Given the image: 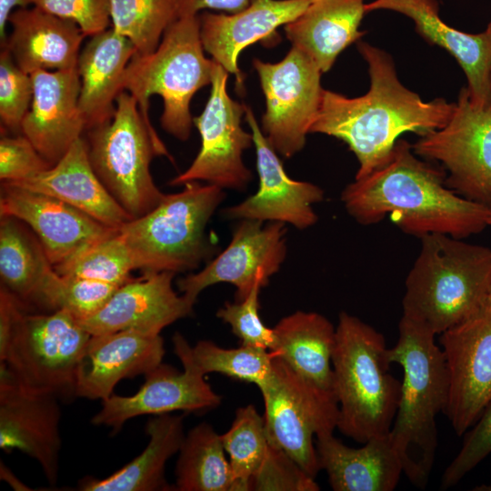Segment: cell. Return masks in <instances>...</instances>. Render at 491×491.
I'll list each match as a JSON object with an SVG mask.
<instances>
[{
  "label": "cell",
  "instance_id": "obj_37",
  "mask_svg": "<svg viewBox=\"0 0 491 491\" xmlns=\"http://www.w3.org/2000/svg\"><path fill=\"white\" fill-rule=\"evenodd\" d=\"M54 269L60 276L94 279L120 286L133 278L131 273L135 270V266L117 229Z\"/></svg>",
  "mask_w": 491,
  "mask_h": 491
},
{
  "label": "cell",
  "instance_id": "obj_23",
  "mask_svg": "<svg viewBox=\"0 0 491 491\" xmlns=\"http://www.w3.org/2000/svg\"><path fill=\"white\" fill-rule=\"evenodd\" d=\"M313 0H250L232 14L204 11L199 15L200 38L212 59L234 74L238 85L243 76L238 57L248 45L272 36L279 26L294 21Z\"/></svg>",
  "mask_w": 491,
  "mask_h": 491
},
{
  "label": "cell",
  "instance_id": "obj_12",
  "mask_svg": "<svg viewBox=\"0 0 491 491\" xmlns=\"http://www.w3.org/2000/svg\"><path fill=\"white\" fill-rule=\"evenodd\" d=\"M253 66L266 100L261 130L277 154L290 158L304 148L317 115L322 71L295 46L277 63L255 58Z\"/></svg>",
  "mask_w": 491,
  "mask_h": 491
},
{
  "label": "cell",
  "instance_id": "obj_30",
  "mask_svg": "<svg viewBox=\"0 0 491 491\" xmlns=\"http://www.w3.org/2000/svg\"><path fill=\"white\" fill-rule=\"evenodd\" d=\"M274 329L276 356L304 381L335 395L336 327L331 322L316 312L296 311L283 317Z\"/></svg>",
  "mask_w": 491,
  "mask_h": 491
},
{
  "label": "cell",
  "instance_id": "obj_45",
  "mask_svg": "<svg viewBox=\"0 0 491 491\" xmlns=\"http://www.w3.org/2000/svg\"><path fill=\"white\" fill-rule=\"evenodd\" d=\"M178 17L199 15V11L212 9L236 13L248 5L250 0H176Z\"/></svg>",
  "mask_w": 491,
  "mask_h": 491
},
{
  "label": "cell",
  "instance_id": "obj_9",
  "mask_svg": "<svg viewBox=\"0 0 491 491\" xmlns=\"http://www.w3.org/2000/svg\"><path fill=\"white\" fill-rule=\"evenodd\" d=\"M90 337L65 310L32 314L24 308L0 346V362L21 387L69 398L75 396L76 369Z\"/></svg>",
  "mask_w": 491,
  "mask_h": 491
},
{
  "label": "cell",
  "instance_id": "obj_33",
  "mask_svg": "<svg viewBox=\"0 0 491 491\" xmlns=\"http://www.w3.org/2000/svg\"><path fill=\"white\" fill-rule=\"evenodd\" d=\"M172 341L174 352L182 366L204 376L223 374L235 380L253 383L259 390L273 378L275 351L243 345L236 348H224L210 340H200L191 346L178 332L173 336Z\"/></svg>",
  "mask_w": 491,
  "mask_h": 491
},
{
  "label": "cell",
  "instance_id": "obj_50",
  "mask_svg": "<svg viewBox=\"0 0 491 491\" xmlns=\"http://www.w3.org/2000/svg\"><path fill=\"white\" fill-rule=\"evenodd\" d=\"M487 224L488 225H491V215L488 217Z\"/></svg>",
  "mask_w": 491,
  "mask_h": 491
},
{
  "label": "cell",
  "instance_id": "obj_32",
  "mask_svg": "<svg viewBox=\"0 0 491 491\" xmlns=\"http://www.w3.org/2000/svg\"><path fill=\"white\" fill-rule=\"evenodd\" d=\"M55 271L39 239L22 221L7 215L0 220L1 286L25 305L34 303Z\"/></svg>",
  "mask_w": 491,
  "mask_h": 491
},
{
  "label": "cell",
  "instance_id": "obj_44",
  "mask_svg": "<svg viewBox=\"0 0 491 491\" xmlns=\"http://www.w3.org/2000/svg\"><path fill=\"white\" fill-rule=\"evenodd\" d=\"M34 6L75 23L85 36L106 29L111 23L109 0H29Z\"/></svg>",
  "mask_w": 491,
  "mask_h": 491
},
{
  "label": "cell",
  "instance_id": "obj_38",
  "mask_svg": "<svg viewBox=\"0 0 491 491\" xmlns=\"http://www.w3.org/2000/svg\"><path fill=\"white\" fill-rule=\"evenodd\" d=\"M118 287L98 280L60 276L54 271L34 304L51 311L65 310L82 320L100 310Z\"/></svg>",
  "mask_w": 491,
  "mask_h": 491
},
{
  "label": "cell",
  "instance_id": "obj_35",
  "mask_svg": "<svg viewBox=\"0 0 491 491\" xmlns=\"http://www.w3.org/2000/svg\"><path fill=\"white\" fill-rule=\"evenodd\" d=\"M109 12L111 28L130 40L141 55L155 52L178 18L176 0H109Z\"/></svg>",
  "mask_w": 491,
  "mask_h": 491
},
{
  "label": "cell",
  "instance_id": "obj_19",
  "mask_svg": "<svg viewBox=\"0 0 491 491\" xmlns=\"http://www.w3.org/2000/svg\"><path fill=\"white\" fill-rule=\"evenodd\" d=\"M175 276L158 272L133 277L120 286L100 310L78 322L91 335L127 329L160 334L193 314L195 305L173 288Z\"/></svg>",
  "mask_w": 491,
  "mask_h": 491
},
{
  "label": "cell",
  "instance_id": "obj_8",
  "mask_svg": "<svg viewBox=\"0 0 491 491\" xmlns=\"http://www.w3.org/2000/svg\"><path fill=\"white\" fill-rule=\"evenodd\" d=\"M85 138L95 173L133 218L161 202L165 194L154 182L151 161L159 155L173 158L128 92L118 95L113 117L87 129Z\"/></svg>",
  "mask_w": 491,
  "mask_h": 491
},
{
  "label": "cell",
  "instance_id": "obj_41",
  "mask_svg": "<svg viewBox=\"0 0 491 491\" xmlns=\"http://www.w3.org/2000/svg\"><path fill=\"white\" fill-rule=\"evenodd\" d=\"M463 445L441 477L442 490L456 485L491 454V402L476 422L464 434Z\"/></svg>",
  "mask_w": 491,
  "mask_h": 491
},
{
  "label": "cell",
  "instance_id": "obj_34",
  "mask_svg": "<svg viewBox=\"0 0 491 491\" xmlns=\"http://www.w3.org/2000/svg\"><path fill=\"white\" fill-rule=\"evenodd\" d=\"M174 490L233 491V477L221 435L202 422L185 435L175 464Z\"/></svg>",
  "mask_w": 491,
  "mask_h": 491
},
{
  "label": "cell",
  "instance_id": "obj_6",
  "mask_svg": "<svg viewBox=\"0 0 491 491\" xmlns=\"http://www.w3.org/2000/svg\"><path fill=\"white\" fill-rule=\"evenodd\" d=\"M199 15L179 16L165 32L155 52L135 54L123 79V89L137 102L141 115L149 118V98L158 95L164 109L161 125L185 141L193 124L190 102L202 87L211 85L216 62L204 55Z\"/></svg>",
  "mask_w": 491,
  "mask_h": 491
},
{
  "label": "cell",
  "instance_id": "obj_2",
  "mask_svg": "<svg viewBox=\"0 0 491 491\" xmlns=\"http://www.w3.org/2000/svg\"><path fill=\"white\" fill-rule=\"evenodd\" d=\"M358 50L368 66L370 87L362 96L349 98L323 90L310 133L345 142L357 158L355 179L384 165L406 132L424 135L442 128L454 107L444 98L424 101L398 79L392 57L380 48L359 41Z\"/></svg>",
  "mask_w": 491,
  "mask_h": 491
},
{
  "label": "cell",
  "instance_id": "obj_40",
  "mask_svg": "<svg viewBox=\"0 0 491 491\" xmlns=\"http://www.w3.org/2000/svg\"><path fill=\"white\" fill-rule=\"evenodd\" d=\"M264 286L256 284L243 301L226 302L216 316L228 324L241 345L266 351H274L276 346L275 329L266 326L259 315V295Z\"/></svg>",
  "mask_w": 491,
  "mask_h": 491
},
{
  "label": "cell",
  "instance_id": "obj_1",
  "mask_svg": "<svg viewBox=\"0 0 491 491\" xmlns=\"http://www.w3.org/2000/svg\"><path fill=\"white\" fill-rule=\"evenodd\" d=\"M446 177L443 169L421 160L411 144L398 139L387 161L348 184L341 201L362 225L388 215L401 231L419 238L438 233L464 239L481 233L491 211L457 195Z\"/></svg>",
  "mask_w": 491,
  "mask_h": 491
},
{
  "label": "cell",
  "instance_id": "obj_5",
  "mask_svg": "<svg viewBox=\"0 0 491 491\" xmlns=\"http://www.w3.org/2000/svg\"><path fill=\"white\" fill-rule=\"evenodd\" d=\"M384 336L368 324L341 312L332 356L337 429L364 444L390 432L401 382L389 373Z\"/></svg>",
  "mask_w": 491,
  "mask_h": 491
},
{
  "label": "cell",
  "instance_id": "obj_21",
  "mask_svg": "<svg viewBox=\"0 0 491 491\" xmlns=\"http://www.w3.org/2000/svg\"><path fill=\"white\" fill-rule=\"evenodd\" d=\"M33 99L21 133L52 165L85 133L79 108L81 88L77 67L37 70L30 74Z\"/></svg>",
  "mask_w": 491,
  "mask_h": 491
},
{
  "label": "cell",
  "instance_id": "obj_20",
  "mask_svg": "<svg viewBox=\"0 0 491 491\" xmlns=\"http://www.w3.org/2000/svg\"><path fill=\"white\" fill-rule=\"evenodd\" d=\"M165 353L160 334L127 329L91 335L76 369L75 396L103 401L121 380L158 366Z\"/></svg>",
  "mask_w": 491,
  "mask_h": 491
},
{
  "label": "cell",
  "instance_id": "obj_48",
  "mask_svg": "<svg viewBox=\"0 0 491 491\" xmlns=\"http://www.w3.org/2000/svg\"><path fill=\"white\" fill-rule=\"evenodd\" d=\"M485 32L486 33V35H488V37L491 40V21L489 22V24H488V25L486 27V30Z\"/></svg>",
  "mask_w": 491,
  "mask_h": 491
},
{
  "label": "cell",
  "instance_id": "obj_49",
  "mask_svg": "<svg viewBox=\"0 0 491 491\" xmlns=\"http://www.w3.org/2000/svg\"><path fill=\"white\" fill-rule=\"evenodd\" d=\"M486 310L491 313V289H490V294H489V297L487 301Z\"/></svg>",
  "mask_w": 491,
  "mask_h": 491
},
{
  "label": "cell",
  "instance_id": "obj_14",
  "mask_svg": "<svg viewBox=\"0 0 491 491\" xmlns=\"http://www.w3.org/2000/svg\"><path fill=\"white\" fill-rule=\"evenodd\" d=\"M286 235L284 223L239 220L228 246L199 272L179 279L177 287L195 305L206 287L228 283L235 287V301H243L256 284L266 286L280 269L287 251Z\"/></svg>",
  "mask_w": 491,
  "mask_h": 491
},
{
  "label": "cell",
  "instance_id": "obj_3",
  "mask_svg": "<svg viewBox=\"0 0 491 491\" xmlns=\"http://www.w3.org/2000/svg\"><path fill=\"white\" fill-rule=\"evenodd\" d=\"M420 239L405 282L402 316L440 335L486 310L491 249L438 233Z\"/></svg>",
  "mask_w": 491,
  "mask_h": 491
},
{
  "label": "cell",
  "instance_id": "obj_39",
  "mask_svg": "<svg viewBox=\"0 0 491 491\" xmlns=\"http://www.w3.org/2000/svg\"><path fill=\"white\" fill-rule=\"evenodd\" d=\"M33 99L31 75L15 62L9 51L0 54V119L2 128L21 133L22 122Z\"/></svg>",
  "mask_w": 491,
  "mask_h": 491
},
{
  "label": "cell",
  "instance_id": "obj_47",
  "mask_svg": "<svg viewBox=\"0 0 491 491\" xmlns=\"http://www.w3.org/2000/svg\"><path fill=\"white\" fill-rule=\"evenodd\" d=\"M0 477L2 480L7 482L10 486L15 490H31V488H28L27 486H25L23 482H21L12 472L11 470L6 467L5 465L1 462L0 466Z\"/></svg>",
  "mask_w": 491,
  "mask_h": 491
},
{
  "label": "cell",
  "instance_id": "obj_7",
  "mask_svg": "<svg viewBox=\"0 0 491 491\" xmlns=\"http://www.w3.org/2000/svg\"><path fill=\"white\" fill-rule=\"evenodd\" d=\"M183 185L181 191L165 195L145 215L118 228L135 270L143 274L191 271L214 254L205 228L225 197L224 189L199 181Z\"/></svg>",
  "mask_w": 491,
  "mask_h": 491
},
{
  "label": "cell",
  "instance_id": "obj_15",
  "mask_svg": "<svg viewBox=\"0 0 491 491\" xmlns=\"http://www.w3.org/2000/svg\"><path fill=\"white\" fill-rule=\"evenodd\" d=\"M448 374L445 409L459 436L491 402V313H484L440 334Z\"/></svg>",
  "mask_w": 491,
  "mask_h": 491
},
{
  "label": "cell",
  "instance_id": "obj_18",
  "mask_svg": "<svg viewBox=\"0 0 491 491\" xmlns=\"http://www.w3.org/2000/svg\"><path fill=\"white\" fill-rule=\"evenodd\" d=\"M245 119L256 148L258 189L241 203L225 208L223 215L231 220L281 222L300 230L314 225L318 220L314 205L323 201V189L313 183L290 178L248 106Z\"/></svg>",
  "mask_w": 491,
  "mask_h": 491
},
{
  "label": "cell",
  "instance_id": "obj_31",
  "mask_svg": "<svg viewBox=\"0 0 491 491\" xmlns=\"http://www.w3.org/2000/svg\"><path fill=\"white\" fill-rule=\"evenodd\" d=\"M184 416L170 413L154 416L145 426L148 443L142 453L109 476H86L78 483L82 491L174 490L165 478L168 459L178 453L183 442Z\"/></svg>",
  "mask_w": 491,
  "mask_h": 491
},
{
  "label": "cell",
  "instance_id": "obj_25",
  "mask_svg": "<svg viewBox=\"0 0 491 491\" xmlns=\"http://www.w3.org/2000/svg\"><path fill=\"white\" fill-rule=\"evenodd\" d=\"M7 184L54 196L113 228L133 219L95 173L84 135L49 169Z\"/></svg>",
  "mask_w": 491,
  "mask_h": 491
},
{
  "label": "cell",
  "instance_id": "obj_16",
  "mask_svg": "<svg viewBox=\"0 0 491 491\" xmlns=\"http://www.w3.org/2000/svg\"><path fill=\"white\" fill-rule=\"evenodd\" d=\"M0 215L25 224L39 239L54 268L118 229L54 196L7 183H1Z\"/></svg>",
  "mask_w": 491,
  "mask_h": 491
},
{
  "label": "cell",
  "instance_id": "obj_29",
  "mask_svg": "<svg viewBox=\"0 0 491 491\" xmlns=\"http://www.w3.org/2000/svg\"><path fill=\"white\" fill-rule=\"evenodd\" d=\"M366 0H313L294 21L284 26L292 44L327 72L338 55L363 36L359 25Z\"/></svg>",
  "mask_w": 491,
  "mask_h": 491
},
{
  "label": "cell",
  "instance_id": "obj_46",
  "mask_svg": "<svg viewBox=\"0 0 491 491\" xmlns=\"http://www.w3.org/2000/svg\"><path fill=\"white\" fill-rule=\"evenodd\" d=\"M29 0H0V41L3 46L7 39L6 25L10 15L17 8L27 7Z\"/></svg>",
  "mask_w": 491,
  "mask_h": 491
},
{
  "label": "cell",
  "instance_id": "obj_24",
  "mask_svg": "<svg viewBox=\"0 0 491 491\" xmlns=\"http://www.w3.org/2000/svg\"><path fill=\"white\" fill-rule=\"evenodd\" d=\"M365 8L366 13L392 10L412 19L420 35L446 49L459 63L471 102L491 109V40L486 32L467 34L445 24L436 0H375Z\"/></svg>",
  "mask_w": 491,
  "mask_h": 491
},
{
  "label": "cell",
  "instance_id": "obj_4",
  "mask_svg": "<svg viewBox=\"0 0 491 491\" xmlns=\"http://www.w3.org/2000/svg\"><path fill=\"white\" fill-rule=\"evenodd\" d=\"M436 335L402 316L396 344L388 348L391 364L403 368L400 396L389 432L403 472L418 488H425L437 448L436 416L448 400V374Z\"/></svg>",
  "mask_w": 491,
  "mask_h": 491
},
{
  "label": "cell",
  "instance_id": "obj_28",
  "mask_svg": "<svg viewBox=\"0 0 491 491\" xmlns=\"http://www.w3.org/2000/svg\"><path fill=\"white\" fill-rule=\"evenodd\" d=\"M135 53L132 42L112 28L91 36L80 51L79 108L86 130L113 117L125 69Z\"/></svg>",
  "mask_w": 491,
  "mask_h": 491
},
{
  "label": "cell",
  "instance_id": "obj_17",
  "mask_svg": "<svg viewBox=\"0 0 491 491\" xmlns=\"http://www.w3.org/2000/svg\"><path fill=\"white\" fill-rule=\"evenodd\" d=\"M58 399L21 387L0 362V448L35 459L50 486L57 483L62 447Z\"/></svg>",
  "mask_w": 491,
  "mask_h": 491
},
{
  "label": "cell",
  "instance_id": "obj_26",
  "mask_svg": "<svg viewBox=\"0 0 491 491\" xmlns=\"http://www.w3.org/2000/svg\"><path fill=\"white\" fill-rule=\"evenodd\" d=\"M8 23L12 32L1 47L25 73L77 67L85 35L75 23L35 6L14 10Z\"/></svg>",
  "mask_w": 491,
  "mask_h": 491
},
{
  "label": "cell",
  "instance_id": "obj_10",
  "mask_svg": "<svg viewBox=\"0 0 491 491\" xmlns=\"http://www.w3.org/2000/svg\"><path fill=\"white\" fill-rule=\"evenodd\" d=\"M273 366L271 382L260 390L268 441L315 479L321 468L314 436L337 428L336 397L304 381L276 356Z\"/></svg>",
  "mask_w": 491,
  "mask_h": 491
},
{
  "label": "cell",
  "instance_id": "obj_22",
  "mask_svg": "<svg viewBox=\"0 0 491 491\" xmlns=\"http://www.w3.org/2000/svg\"><path fill=\"white\" fill-rule=\"evenodd\" d=\"M183 368L180 372L161 363L145 376V383L135 395L113 394L103 400L101 409L92 417L91 423L108 426L116 433L125 422L140 416L217 407L222 398L205 380V376L187 366Z\"/></svg>",
  "mask_w": 491,
  "mask_h": 491
},
{
  "label": "cell",
  "instance_id": "obj_11",
  "mask_svg": "<svg viewBox=\"0 0 491 491\" xmlns=\"http://www.w3.org/2000/svg\"><path fill=\"white\" fill-rule=\"evenodd\" d=\"M416 155L440 163L446 185L491 211V109L475 105L462 88L447 123L412 145Z\"/></svg>",
  "mask_w": 491,
  "mask_h": 491
},
{
  "label": "cell",
  "instance_id": "obj_27",
  "mask_svg": "<svg viewBox=\"0 0 491 491\" xmlns=\"http://www.w3.org/2000/svg\"><path fill=\"white\" fill-rule=\"evenodd\" d=\"M319 466L335 491H393L403 466L389 433L359 448L346 446L333 433L316 436Z\"/></svg>",
  "mask_w": 491,
  "mask_h": 491
},
{
  "label": "cell",
  "instance_id": "obj_13",
  "mask_svg": "<svg viewBox=\"0 0 491 491\" xmlns=\"http://www.w3.org/2000/svg\"><path fill=\"white\" fill-rule=\"evenodd\" d=\"M228 72L216 63L208 101L193 118L201 146L189 167L170 180L171 185L204 181L222 189L244 191L252 173L243 162V152L254 145L252 133L241 125L246 105L231 98L226 90Z\"/></svg>",
  "mask_w": 491,
  "mask_h": 491
},
{
  "label": "cell",
  "instance_id": "obj_42",
  "mask_svg": "<svg viewBox=\"0 0 491 491\" xmlns=\"http://www.w3.org/2000/svg\"><path fill=\"white\" fill-rule=\"evenodd\" d=\"M319 486L308 476L285 452L269 443L266 457L250 490L317 491Z\"/></svg>",
  "mask_w": 491,
  "mask_h": 491
},
{
  "label": "cell",
  "instance_id": "obj_36",
  "mask_svg": "<svg viewBox=\"0 0 491 491\" xmlns=\"http://www.w3.org/2000/svg\"><path fill=\"white\" fill-rule=\"evenodd\" d=\"M221 438L229 456L233 491L250 490L269 448L264 416L253 405L239 407L230 428Z\"/></svg>",
  "mask_w": 491,
  "mask_h": 491
},
{
  "label": "cell",
  "instance_id": "obj_43",
  "mask_svg": "<svg viewBox=\"0 0 491 491\" xmlns=\"http://www.w3.org/2000/svg\"><path fill=\"white\" fill-rule=\"evenodd\" d=\"M52 166L22 133L15 135H2L0 139L1 182L19 181Z\"/></svg>",
  "mask_w": 491,
  "mask_h": 491
}]
</instances>
